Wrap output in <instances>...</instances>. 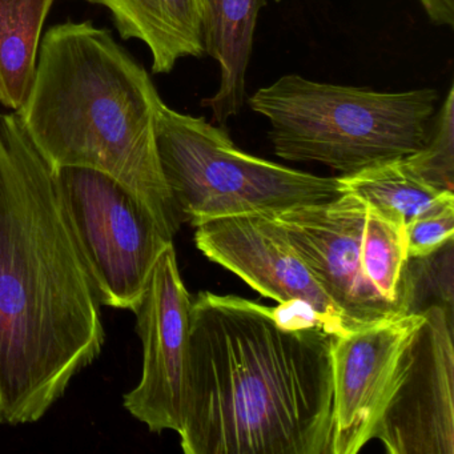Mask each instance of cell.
Returning <instances> with one entry per match:
<instances>
[{
	"mask_svg": "<svg viewBox=\"0 0 454 454\" xmlns=\"http://www.w3.org/2000/svg\"><path fill=\"white\" fill-rule=\"evenodd\" d=\"M105 342L54 169L0 114V424L39 421Z\"/></svg>",
	"mask_w": 454,
	"mask_h": 454,
	"instance_id": "obj_2",
	"label": "cell"
},
{
	"mask_svg": "<svg viewBox=\"0 0 454 454\" xmlns=\"http://www.w3.org/2000/svg\"><path fill=\"white\" fill-rule=\"evenodd\" d=\"M275 2H278V4H280V2H283V0H275Z\"/></svg>",
	"mask_w": 454,
	"mask_h": 454,
	"instance_id": "obj_20",
	"label": "cell"
},
{
	"mask_svg": "<svg viewBox=\"0 0 454 454\" xmlns=\"http://www.w3.org/2000/svg\"><path fill=\"white\" fill-rule=\"evenodd\" d=\"M344 192L360 198L385 219L406 228L417 217L454 200L450 191L438 190L411 171L403 159L340 175Z\"/></svg>",
	"mask_w": 454,
	"mask_h": 454,
	"instance_id": "obj_14",
	"label": "cell"
},
{
	"mask_svg": "<svg viewBox=\"0 0 454 454\" xmlns=\"http://www.w3.org/2000/svg\"><path fill=\"white\" fill-rule=\"evenodd\" d=\"M55 0H0V103L17 113L36 71L42 31Z\"/></svg>",
	"mask_w": 454,
	"mask_h": 454,
	"instance_id": "obj_15",
	"label": "cell"
},
{
	"mask_svg": "<svg viewBox=\"0 0 454 454\" xmlns=\"http://www.w3.org/2000/svg\"><path fill=\"white\" fill-rule=\"evenodd\" d=\"M204 50L219 66L216 94L204 100L220 126L240 114L254 31L265 0H201Z\"/></svg>",
	"mask_w": 454,
	"mask_h": 454,
	"instance_id": "obj_13",
	"label": "cell"
},
{
	"mask_svg": "<svg viewBox=\"0 0 454 454\" xmlns=\"http://www.w3.org/2000/svg\"><path fill=\"white\" fill-rule=\"evenodd\" d=\"M54 172L100 305L135 312L159 257L174 240L139 199L110 175L79 167Z\"/></svg>",
	"mask_w": 454,
	"mask_h": 454,
	"instance_id": "obj_6",
	"label": "cell"
},
{
	"mask_svg": "<svg viewBox=\"0 0 454 454\" xmlns=\"http://www.w3.org/2000/svg\"><path fill=\"white\" fill-rule=\"evenodd\" d=\"M422 310L411 360L374 438L390 454H454L453 310Z\"/></svg>",
	"mask_w": 454,
	"mask_h": 454,
	"instance_id": "obj_10",
	"label": "cell"
},
{
	"mask_svg": "<svg viewBox=\"0 0 454 454\" xmlns=\"http://www.w3.org/2000/svg\"><path fill=\"white\" fill-rule=\"evenodd\" d=\"M368 206L344 192L333 200L270 212L283 228L349 331L403 315L368 283L363 268V238Z\"/></svg>",
	"mask_w": 454,
	"mask_h": 454,
	"instance_id": "obj_9",
	"label": "cell"
},
{
	"mask_svg": "<svg viewBox=\"0 0 454 454\" xmlns=\"http://www.w3.org/2000/svg\"><path fill=\"white\" fill-rule=\"evenodd\" d=\"M113 15L124 41L143 42L153 73L169 74L183 58L206 55L201 0H86Z\"/></svg>",
	"mask_w": 454,
	"mask_h": 454,
	"instance_id": "obj_12",
	"label": "cell"
},
{
	"mask_svg": "<svg viewBox=\"0 0 454 454\" xmlns=\"http://www.w3.org/2000/svg\"><path fill=\"white\" fill-rule=\"evenodd\" d=\"M195 228L199 251L254 291L278 304L307 305L334 334L349 331L339 308L270 212L220 217Z\"/></svg>",
	"mask_w": 454,
	"mask_h": 454,
	"instance_id": "obj_11",
	"label": "cell"
},
{
	"mask_svg": "<svg viewBox=\"0 0 454 454\" xmlns=\"http://www.w3.org/2000/svg\"><path fill=\"white\" fill-rule=\"evenodd\" d=\"M333 332L300 302L192 297L185 454H331Z\"/></svg>",
	"mask_w": 454,
	"mask_h": 454,
	"instance_id": "obj_1",
	"label": "cell"
},
{
	"mask_svg": "<svg viewBox=\"0 0 454 454\" xmlns=\"http://www.w3.org/2000/svg\"><path fill=\"white\" fill-rule=\"evenodd\" d=\"M424 320V310H413L334 334L331 454L358 453L376 438Z\"/></svg>",
	"mask_w": 454,
	"mask_h": 454,
	"instance_id": "obj_7",
	"label": "cell"
},
{
	"mask_svg": "<svg viewBox=\"0 0 454 454\" xmlns=\"http://www.w3.org/2000/svg\"><path fill=\"white\" fill-rule=\"evenodd\" d=\"M191 302L171 244L159 257L134 312L143 372L139 384L124 395L127 411L153 433H180L183 427Z\"/></svg>",
	"mask_w": 454,
	"mask_h": 454,
	"instance_id": "obj_8",
	"label": "cell"
},
{
	"mask_svg": "<svg viewBox=\"0 0 454 454\" xmlns=\"http://www.w3.org/2000/svg\"><path fill=\"white\" fill-rule=\"evenodd\" d=\"M433 25L454 27V0H419Z\"/></svg>",
	"mask_w": 454,
	"mask_h": 454,
	"instance_id": "obj_19",
	"label": "cell"
},
{
	"mask_svg": "<svg viewBox=\"0 0 454 454\" xmlns=\"http://www.w3.org/2000/svg\"><path fill=\"white\" fill-rule=\"evenodd\" d=\"M437 103L433 89L379 92L297 74L281 76L248 98L249 108L270 121L268 137L276 156L324 164L340 175L419 151Z\"/></svg>",
	"mask_w": 454,
	"mask_h": 454,
	"instance_id": "obj_4",
	"label": "cell"
},
{
	"mask_svg": "<svg viewBox=\"0 0 454 454\" xmlns=\"http://www.w3.org/2000/svg\"><path fill=\"white\" fill-rule=\"evenodd\" d=\"M363 268L374 291L400 313L413 312V276L406 231L369 208L364 225Z\"/></svg>",
	"mask_w": 454,
	"mask_h": 454,
	"instance_id": "obj_16",
	"label": "cell"
},
{
	"mask_svg": "<svg viewBox=\"0 0 454 454\" xmlns=\"http://www.w3.org/2000/svg\"><path fill=\"white\" fill-rule=\"evenodd\" d=\"M156 145L180 216L193 227L220 217L324 203L344 193L339 177L249 155L222 127L166 105L156 119Z\"/></svg>",
	"mask_w": 454,
	"mask_h": 454,
	"instance_id": "obj_5",
	"label": "cell"
},
{
	"mask_svg": "<svg viewBox=\"0 0 454 454\" xmlns=\"http://www.w3.org/2000/svg\"><path fill=\"white\" fill-rule=\"evenodd\" d=\"M406 166L438 190L453 192L454 87L430 121L424 145L403 158Z\"/></svg>",
	"mask_w": 454,
	"mask_h": 454,
	"instance_id": "obj_17",
	"label": "cell"
},
{
	"mask_svg": "<svg viewBox=\"0 0 454 454\" xmlns=\"http://www.w3.org/2000/svg\"><path fill=\"white\" fill-rule=\"evenodd\" d=\"M405 231L409 259L432 256L453 241L454 200L417 217L406 225Z\"/></svg>",
	"mask_w": 454,
	"mask_h": 454,
	"instance_id": "obj_18",
	"label": "cell"
},
{
	"mask_svg": "<svg viewBox=\"0 0 454 454\" xmlns=\"http://www.w3.org/2000/svg\"><path fill=\"white\" fill-rule=\"evenodd\" d=\"M17 111L52 169H95L126 185L174 240L183 220L164 179L156 119L164 105L145 68L91 22L50 28Z\"/></svg>",
	"mask_w": 454,
	"mask_h": 454,
	"instance_id": "obj_3",
	"label": "cell"
}]
</instances>
